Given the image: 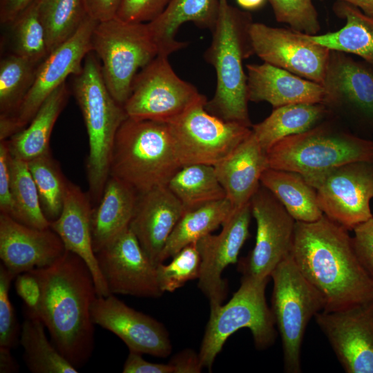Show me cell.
Segmentation results:
<instances>
[{
	"mask_svg": "<svg viewBox=\"0 0 373 373\" xmlns=\"http://www.w3.org/2000/svg\"><path fill=\"white\" fill-rule=\"evenodd\" d=\"M290 255L322 296L323 311L373 300V279L360 263L348 230L326 216L296 222Z\"/></svg>",
	"mask_w": 373,
	"mask_h": 373,
	"instance_id": "6da1fadb",
	"label": "cell"
},
{
	"mask_svg": "<svg viewBox=\"0 0 373 373\" xmlns=\"http://www.w3.org/2000/svg\"><path fill=\"white\" fill-rule=\"evenodd\" d=\"M29 271L40 285L38 316L51 342L75 367H84L94 349L95 324L90 309L97 296L88 266L66 250L52 265Z\"/></svg>",
	"mask_w": 373,
	"mask_h": 373,
	"instance_id": "7a4b0ae2",
	"label": "cell"
},
{
	"mask_svg": "<svg viewBox=\"0 0 373 373\" xmlns=\"http://www.w3.org/2000/svg\"><path fill=\"white\" fill-rule=\"evenodd\" d=\"M251 15L219 0L217 21L210 46L204 54L216 73V88L206 110L228 122L251 127L248 112L247 74L243 61L254 54L249 27Z\"/></svg>",
	"mask_w": 373,
	"mask_h": 373,
	"instance_id": "3957f363",
	"label": "cell"
},
{
	"mask_svg": "<svg viewBox=\"0 0 373 373\" xmlns=\"http://www.w3.org/2000/svg\"><path fill=\"white\" fill-rule=\"evenodd\" d=\"M72 91L88 137L86 173L90 197L97 203L110 176L117 132L128 117L124 106L110 93L102 75L100 61L93 51L86 56L82 71L73 76Z\"/></svg>",
	"mask_w": 373,
	"mask_h": 373,
	"instance_id": "277c9868",
	"label": "cell"
},
{
	"mask_svg": "<svg viewBox=\"0 0 373 373\" xmlns=\"http://www.w3.org/2000/svg\"><path fill=\"white\" fill-rule=\"evenodd\" d=\"M180 168L167 123L127 117L114 142L110 175L138 194L167 185Z\"/></svg>",
	"mask_w": 373,
	"mask_h": 373,
	"instance_id": "5b68a950",
	"label": "cell"
},
{
	"mask_svg": "<svg viewBox=\"0 0 373 373\" xmlns=\"http://www.w3.org/2000/svg\"><path fill=\"white\" fill-rule=\"evenodd\" d=\"M267 154L269 168L307 177L349 162H373V141L319 124L283 138Z\"/></svg>",
	"mask_w": 373,
	"mask_h": 373,
	"instance_id": "8992f818",
	"label": "cell"
},
{
	"mask_svg": "<svg viewBox=\"0 0 373 373\" xmlns=\"http://www.w3.org/2000/svg\"><path fill=\"white\" fill-rule=\"evenodd\" d=\"M268 280L242 276L240 286L231 298L210 310L198 353L203 367L211 370L227 338L240 329H249L258 350L274 344L276 325L265 297Z\"/></svg>",
	"mask_w": 373,
	"mask_h": 373,
	"instance_id": "52a82bcc",
	"label": "cell"
},
{
	"mask_svg": "<svg viewBox=\"0 0 373 373\" xmlns=\"http://www.w3.org/2000/svg\"><path fill=\"white\" fill-rule=\"evenodd\" d=\"M91 44L110 93L124 106L137 73L158 55L146 23L116 17L98 22Z\"/></svg>",
	"mask_w": 373,
	"mask_h": 373,
	"instance_id": "ba28073f",
	"label": "cell"
},
{
	"mask_svg": "<svg viewBox=\"0 0 373 373\" xmlns=\"http://www.w3.org/2000/svg\"><path fill=\"white\" fill-rule=\"evenodd\" d=\"M271 312L280 336L284 370L299 373L300 351L306 327L324 309L320 293L303 276L289 254L271 272Z\"/></svg>",
	"mask_w": 373,
	"mask_h": 373,
	"instance_id": "9c48e42d",
	"label": "cell"
},
{
	"mask_svg": "<svg viewBox=\"0 0 373 373\" xmlns=\"http://www.w3.org/2000/svg\"><path fill=\"white\" fill-rule=\"evenodd\" d=\"M207 98L168 123L180 167L215 166L229 156L251 133L246 125L225 121L208 112Z\"/></svg>",
	"mask_w": 373,
	"mask_h": 373,
	"instance_id": "30bf717a",
	"label": "cell"
},
{
	"mask_svg": "<svg viewBox=\"0 0 373 373\" xmlns=\"http://www.w3.org/2000/svg\"><path fill=\"white\" fill-rule=\"evenodd\" d=\"M97 23L88 16L70 39L41 62L33 84L19 107L11 115L0 117V140L27 126L48 97L68 77L82 71L86 56L92 51V35Z\"/></svg>",
	"mask_w": 373,
	"mask_h": 373,
	"instance_id": "8fae6325",
	"label": "cell"
},
{
	"mask_svg": "<svg viewBox=\"0 0 373 373\" xmlns=\"http://www.w3.org/2000/svg\"><path fill=\"white\" fill-rule=\"evenodd\" d=\"M168 57L157 55L137 73L124 105L128 117L168 124L207 98L178 76Z\"/></svg>",
	"mask_w": 373,
	"mask_h": 373,
	"instance_id": "7c38bea8",
	"label": "cell"
},
{
	"mask_svg": "<svg viewBox=\"0 0 373 373\" xmlns=\"http://www.w3.org/2000/svg\"><path fill=\"white\" fill-rule=\"evenodd\" d=\"M303 178L315 189L323 214L347 230L373 217L372 162H349Z\"/></svg>",
	"mask_w": 373,
	"mask_h": 373,
	"instance_id": "4fadbf2b",
	"label": "cell"
},
{
	"mask_svg": "<svg viewBox=\"0 0 373 373\" xmlns=\"http://www.w3.org/2000/svg\"><path fill=\"white\" fill-rule=\"evenodd\" d=\"M256 222L255 245L239 264L242 276L269 278L277 265L290 254L296 220L261 184L250 200Z\"/></svg>",
	"mask_w": 373,
	"mask_h": 373,
	"instance_id": "5bb4252c",
	"label": "cell"
},
{
	"mask_svg": "<svg viewBox=\"0 0 373 373\" xmlns=\"http://www.w3.org/2000/svg\"><path fill=\"white\" fill-rule=\"evenodd\" d=\"M249 35L254 54L264 62L323 84L331 50L302 32L252 22Z\"/></svg>",
	"mask_w": 373,
	"mask_h": 373,
	"instance_id": "9a60e30c",
	"label": "cell"
},
{
	"mask_svg": "<svg viewBox=\"0 0 373 373\" xmlns=\"http://www.w3.org/2000/svg\"><path fill=\"white\" fill-rule=\"evenodd\" d=\"M347 373H373V300L315 316Z\"/></svg>",
	"mask_w": 373,
	"mask_h": 373,
	"instance_id": "2e32d148",
	"label": "cell"
},
{
	"mask_svg": "<svg viewBox=\"0 0 373 373\" xmlns=\"http://www.w3.org/2000/svg\"><path fill=\"white\" fill-rule=\"evenodd\" d=\"M95 255L111 294L156 298L164 294L157 283L156 267L130 228Z\"/></svg>",
	"mask_w": 373,
	"mask_h": 373,
	"instance_id": "e0dca14e",
	"label": "cell"
},
{
	"mask_svg": "<svg viewBox=\"0 0 373 373\" xmlns=\"http://www.w3.org/2000/svg\"><path fill=\"white\" fill-rule=\"evenodd\" d=\"M251 216L249 202L233 210L219 234L209 233L196 241L201 258L198 287L208 298L210 310L222 305L226 297L227 282L222 274L228 265L237 262L249 237Z\"/></svg>",
	"mask_w": 373,
	"mask_h": 373,
	"instance_id": "ac0fdd59",
	"label": "cell"
},
{
	"mask_svg": "<svg viewBox=\"0 0 373 373\" xmlns=\"http://www.w3.org/2000/svg\"><path fill=\"white\" fill-rule=\"evenodd\" d=\"M93 322L117 336L129 351L166 357L172 351L164 326L119 300L113 294L97 296L90 309Z\"/></svg>",
	"mask_w": 373,
	"mask_h": 373,
	"instance_id": "d6986e66",
	"label": "cell"
},
{
	"mask_svg": "<svg viewBox=\"0 0 373 373\" xmlns=\"http://www.w3.org/2000/svg\"><path fill=\"white\" fill-rule=\"evenodd\" d=\"M59 236L50 228L35 229L0 214V258L13 275L48 267L66 251Z\"/></svg>",
	"mask_w": 373,
	"mask_h": 373,
	"instance_id": "ffe728a7",
	"label": "cell"
},
{
	"mask_svg": "<svg viewBox=\"0 0 373 373\" xmlns=\"http://www.w3.org/2000/svg\"><path fill=\"white\" fill-rule=\"evenodd\" d=\"M185 209L167 185L138 194L129 228L157 267L165 245Z\"/></svg>",
	"mask_w": 373,
	"mask_h": 373,
	"instance_id": "44dd1931",
	"label": "cell"
},
{
	"mask_svg": "<svg viewBox=\"0 0 373 373\" xmlns=\"http://www.w3.org/2000/svg\"><path fill=\"white\" fill-rule=\"evenodd\" d=\"M322 86L327 95L326 106L343 102L373 128V66L331 50Z\"/></svg>",
	"mask_w": 373,
	"mask_h": 373,
	"instance_id": "7402d4cb",
	"label": "cell"
},
{
	"mask_svg": "<svg viewBox=\"0 0 373 373\" xmlns=\"http://www.w3.org/2000/svg\"><path fill=\"white\" fill-rule=\"evenodd\" d=\"M91 204L86 193L77 185L68 183L61 212L50 227L59 236L66 250L71 251L88 266L95 281L97 296L111 294L99 270L93 248Z\"/></svg>",
	"mask_w": 373,
	"mask_h": 373,
	"instance_id": "603a6c76",
	"label": "cell"
},
{
	"mask_svg": "<svg viewBox=\"0 0 373 373\" xmlns=\"http://www.w3.org/2000/svg\"><path fill=\"white\" fill-rule=\"evenodd\" d=\"M246 68L249 101L266 102L274 108L296 104L325 105V90L318 83L266 62Z\"/></svg>",
	"mask_w": 373,
	"mask_h": 373,
	"instance_id": "cb8c5ba5",
	"label": "cell"
},
{
	"mask_svg": "<svg viewBox=\"0 0 373 373\" xmlns=\"http://www.w3.org/2000/svg\"><path fill=\"white\" fill-rule=\"evenodd\" d=\"M213 166L226 198L236 209L249 202L260 186L261 175L269 168L267 154L251 132L229 156Z\"/></svg>",
	"mask_w": 373,
	"mask_h": 373,
	"instance_id": "d4e9b609",
	"label": "cell"
},
{
	"mask_svg": "<svg viewBox=\"0 0 373 373\" xmlns=\"http://www.w3.org/2000/svg\"><path fill=\"white\" fill-rule=\"evenodd\" d=\"M219 10V0H171L155 19L146 23L158 55L169 57L187 46L175 39L180 27L191 22L200 28L212 31Z\"/></svg>",
	"mask_w": 373,
	"mask_h": 373,
	"instance_id": "484cf974",
	"label": "cell"
},
{
	"mask_svg": "<svg viewBox=\"0 0 373 373\" xmlns=\"http://www.w3.org/2000/svg\"><path fill=\"white\" fill-rule=\"evenodd\" d=\"M137 196L129 185L109 176L97 207L92 210V244L95 254L129 228Z\"/></svg>",
	"mask_w": 373,
	"mask_h": 373,
	"instance_id": "4316f807",
	"label": "cell"
},
{
	"mask_svg": "<svg viewBox=\"0 0 373 373\" xmlns=\"http://www.w3.org/2000/svg\"><path fill=\"white\" fill-rule=\"evenodd\" d=\"M69 95L65 82L48 97L28 126L8 140L12 156L28 162L50 153L53 127Z\"/></svg>",
	"mask_w": 373,
	"mask_h": 373,
	"instance_id": "83f0119b",
	"label": "cell"
},
{
	"mask_svg": "<svg viewBox=\"0 0 373 373\" xmlns=\"http://www.w3.org/2000/svg\"><path fill=\"white\" fill-rule=\"evenodd\" d=\"M334 10L338 17L345 20L342 28L323 35L303 33V35L331 50L359 56L373 66V17L341 0L336 2Z\"/></svg>",
	"mask_w": 373,
	"mask_h": 373,
	"instance_id": "f1b7e54d",
	"label": "cell"
},
{
	"mask_svg": "<svg viewBox=\"0 0 373 373\" xmlns=\"http://www.w3.org/2000/svg\"><path fill=\"white\" fill-rule=\"evenodd\" d=\"M260 184L296 222H312L324 215L315 189L298 173L267 168L261 175Z\"/></svg>",
	"mask_w": 373,
	"mask_h": 373,
	"instance_id": "f546056e",
	"label": "cell"
},
{
	"mask_svg": "<svg viewBox=\"0 0 373 373\" xmlns=\"http://www.w3.org/2000/svg\"><path fill=\"white\" fill-rule=\"evenodd\" d=\"M326 106L323 104H296L275 108L263 121L251 126V133L267 153L283 138L319 124L327 113Z\"/></svg>",
	"mask_w": 373,
	"mask_h": 373,
	"instance_id": "4dcf8cb0",
	"label": "cell"
},
{
	"mask_svg": "<svg viewBox=\"0 0 373 373\" xmlns=\"http://www.w3.org/2000/svg\"><path fill=\"white\" fill-rule=\"evenodd\" d=\"M235 209L227 199L209 202L186 211L169 238L160 256V263L186 245L195 242L222 226Z\"/></svg>",
	"mask_w": 373,
	"mask_h": 373,
	"instance_id": "1f68e13d",
	"label": "cell"
},
{
	"mask_svg": "<svg viewBox=\"0 0 373 373\" xmlns=\"http://www.w3.org/2000/svg\"><path fill=\"white\" fill-rule=\"evenodd\" d=\"M19 343L23 349V360L32 373H77L46 335L40 318L25 308Z\"/></svg>",
	"mask_w": 373,
	"mask_h": 373,
	"instance_id": "d6a6232c",
	"label": "cell"
},
{
	"mask_svg": "<svg viewBox=\"0 0 373 373\" xmlns=\"http://www.w3.org/2000/svg\"><path fill=\"white\" fill-rule=\"evenodd\" d=\"M169 189L185 211L226 198L213 166L189 164L180 167L169 180Z\"/></svg>",
	"mask_w": 373,
	"mask_h": 373,
	"instance_id": "836d02e7",
	"label": "cell"
},
{
	"mask_svg": "<svg viewBox=\"0 0 373 373\" xmlns=\"http://www.w3.org/2000/svg\"><path fill=\"white\" fill-rule=\"evenodd\" d=\"M48 52L70 39L88 15L84 0H37Z\"/></svg>",
	"mask_w": 373,
	"mask_h": 373,
	"instance_id": "e575fe53",
	"label": "cell"
},
{
	"mask_svg": "<svg viewBox=\"0 0 373 373\" xmlns=\"http://www.w3.org/2000/svg\"><path fill=\"white\" fill-rule=\"evenodd\" d=\"M10 175L14 205L11 218L32 228H49L50 222L42 211L38 191L28 162L11 155Z\"/></svg>",
	"mask_w": 373,
	"mask_h": 373,
	"instance_id": "d590c367",
	"label": "cell"
},
{
	"mask_svg": "<svg viewBox=\"0 0 373 373\" xmlns=\"http://www.w3.org/2000/svg\"><path fill=\"white\" fill-rule=\"evenodd\" d=\"M37 62L13 53L0 61V117L11 115L32 87Z\"/></svg>",
	"mask_w": 373,
	"mask_h": 373,
	"instance_id": "8d00e7d4",
	"label": "cell"
},
{
	"mask_svg": "<svg viewBox=\"0 0 373 373\" xmlns=\"http://www.w3.org/2000/svg\"><path fill=\"white\" fill-rule=\"evenodd\" d=\"M8 28L10 53L41 62L49 54L44 27L38 15L37 0L5 25Z\"/></svg>",
	"mask_w": 373,
	"mask_h": 373,
	"instance_id": "74e56055",
	"label": "cell"
},
{
	"mask_svg": "<svg viewBox=\"0 0 373 373\" xmlns=\"http://www.w3.org/2000/svg\"><path fill=\"white\" fill-rule=\"evenodd\" d=\"M28 165L38 191L42 211L51 222L61 212L68 182L65 180L50 152L28 162Z\"/></svg>",
	"mask_w": 373,
	"mask_h": 373,
	"instance_id": "f35d334b",
	"label": "cell"
},
{
	"mask_svg": "<svg viewBox=\"0 0 373 373\" xmlns=\"http://www.w3.org/2000/svg\"><path fill=\"white\" fill-rule=\"evenodd\" d=\"M168 265L159 264L156 275L159 287L163 293L173 292L189 280L198 279L201 258L196 242L182 248Z\"/></svg>",
	"mask_w": 373,
	"mask_h": 373,
	"instance_id": "ab89813d",
	"label": "cell"
},
{
	"mask_svg": "<svg viewBox=\"0 0 373 373\" xmlns=\"http://www.w3.org/2000/svg\"><path fill=\"white\" fill-rule=\"evenodd\" d=\"M269 1L277 21L307 35H316L320 30L318 12L312 0Z\"/></svg>",
	"mask_w": 373,
	"mask_h": 373,
	"instance_id": "60d3db41",
	"label": "cell"
},
{
	"mask_svg": "<svg viewBox=\"0 0 373 373\" xmlns=\"http://www.w3.org/2000/svg\"><path fill=\"white\" fill-rule=\"evenodd\" d=\"M15 278L3 264L0 265V347L10 350L19 343L21 333L9 297L10 284Z\"/></svg>",
	"mask_w": 373,
	"mask_h": 373,
	"instance_id": "b9f144b4",
	"label": "cell"
},
{
	"mask_svg": "<svg viewBox=\"0 0 373 373\" xmlns=\"http://www.w3.org/2000/svg\"><path fill=\"white\" fill-rule=\"evenodd\" d=\"M171 0H122L116 17L128 22L149 23L158 17Z\"/></svg>",
	"mask_w": 373,
	"mask_h": 373,
	"instance_id": "7bdbcfd3",
	"label": "cell"
},
{
	"mask_svg": "<svg viewBox=\"0 0 373 373\" xmlns=\"http://www.w3.org/2000/svg\"><path fill=\"white\" fill-rule=\"evenodd\" d=\"M352 237L355 254L370 276L373 279V217L353 229Z\"/></svg>",
	"mask_w": 373,
	"mask_h": 373,
	"instance_id": "ee69618b",
	"label": "cell"
},
{
	"mask_svg": "<svg viewBox=\"0 0 373 373\" xmlns=\"http://www.w3.org/2000/svg\"><path fill=\"white\" fill-rule=\"evenodd\" d=\"M11 153L8 140L0 142V210L1 213L12 217L14 205L11 193Z\"/></svg>",
	"mask_w": 373,
	"mask_h": 373,
	"instance_id": "f6af8a7d",
	"label": "cell"
},
{
	"mask_svg": "<svg viewBox=\"0 0 373 373\" xmlns=\"http://www.w3.org/2000/svg\"><path fill=\"white\" fill-rule=\"evenodd\" d=\"M15 286L26 307L38 316L41 288L37 278L30 271L23 272L16 276Z\"/></svg>",
	"mask_w": 373,
	"mask_h": 373,
	"instance_id": "bcb514c9",
	"label": "cell"
},
{
	"mask_svg": "<svg viewBox=\"0 0 373 373\" xmlns=\"http://www.w3.org/2000/svg\"><path fill=\"white\" fill-rule=\"evenodd\" d=\"M142 354L129 351L123 367L124 373H175L174 366L169 363H151L142 356Z\"/></svg>",
	"mask_w": 373,
	"mask_h": 373,
	"instance_id": "7dc6e473",
	"label": "cell"
},
{
	"mask_svg": "<svg viewBox=\"0 0 373 373\" xmlns=\"http://www.w3.org/2000/svg\"><path fill=\"white\" fill-rule=\"evenodd\" d=\"M122 0H84L88 15L98 22L116 17Z\"/></svg>",
	"mask_w": 373,
	"mask_h": 373,
	"instance_id": "c3c4849f",
	"label": "cell"
},
{
	"mask_svg": "<svg viewBox=\"0 0 373 373\" xmlns=\"http://www.w3.org/2000/svg\"><path fill=\"white\" fill-rule=\"evenodd\" d=\"M170 363L174 366L175 373L200 372L203 368L199 354L191 350H185L176 354Z\"/></svg>",
	"mask_w": 373,
	"mask_h": 373,
	"instance_id": "681fc988",
	"label": "cell"
},
{
	"mask_svg": "<svg viewBox=\"0 0 373 373\" xmlns=\"http://www.w3.org/2000/svg\"><path fill=\"white\" fill-rule=\"evenodd\" d=\"M35 0H0V21L3 25L11 22Z\"/></svg>",
	"mask_w": 373,
	"mask_h": 373,
	"instance_id": "f907efd6",
	"label": "cell"
},
{
	"mask_svg": "<svg viewBox=\"0 0 373 373\" xmlns=\"http://www.w3.org/2000/svg\"><path fill=\"white\" fill-rule=\"evenodd\" d=\"M19 366L10 352V349L0 347V372H18Z\"/></svg>",
	"mask_w": 373,
	"mask_h": 373,
	"instance_id": "816d5d0a",
	"label": "cell"
},
{
	"mask_svg": "<svg viewBox=\"0 0 373 373\" xmlns=\"http://www.w3.org/2000/svg\"><path fill=\"white\" fill-rule=\"evenodd\" d=\"M359 8L365 14L373 17V0H341Z\"/></svg>",
	"mask_w": 373,
	"mask_h": 373,
	"instance_id": "f5cc1de1",
	"label": "cell"
},
{
	"mask_svg": "<svg viewBox=\"0 0 373 373\" xmlns=\"http://www.w3.org/2000/svg\"><path fill=\"white\" fill-rule=\"evenodd\" d=\"M266 0H236L238 4L242 8L254 10L261 7Z\"/></svg>",
	"mask_w": 373,
	"mask_h": 373,
	"instance_id": "db71d44e",
	"label": "cell"
}]
</instances>
